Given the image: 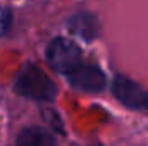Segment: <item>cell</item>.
Segmentation results:
<instances>
[{
    "instance_id": "6da1fadb",
    "label": "cell",
    "mask_w": 148,
    "mask_h": 146,
    "mask_svg": "<svg viewBox=\"0 0 148 146\" xmlns=\"http://www.w3.org/2000/svg\"><path fill=\"white\" fill-rule=\"evenodd\" d=\"M14 88H16V93L31 100L52 102L57 96L55 83L35 64H28L19 71Z\"/></svg>"
},
{
    "instance_id": "7a4b0ae2",
    "label": "cell",
    "mask_w": 148,
    "mask_h": 146,
    "mask_svg": "<svg viewBox=\"0 0 148 146\" xmlns=\"http://www.w3.org/2000/svg\"><path fill=\"white\" fill-rule=\"evenodd\" d=\"M47 62L59 74H71L83 64V53L79 46L67 38H53L47 46Z\"/></svg>"
},
{
    "instance_id": "3957f363",
    "label": "cell",
    "mask_w": 148,
    "mask_h": 146,
    "mask_svg": "<svg viewBox=\"0 0 148 146\" xmlns=\"http://www.w3.org/2000/svg\"><path fill=\"white\" fill-rule=\"evenodd\" d=\"M112 93L127 108L148 110V91L126 76H115L112 81Z\"/></svg>"
},
{
    "instance_id": "277c9868",
    "label": "cell",
    "mask_w": 148,
    "mask_h": 146,
    "mask_svg": "<svg viewBox=\"0 0 148 146\" xmlns=\"http://www.w3.org/2000/svg\"><path fill=\"white\" fill-rule=\"evenodd\" d=\"M71 86L86 93H98L107 86V76L103 71L91 64H81L77 69L67 74Z\"/></svg>"
},
{
    "instance_id": "5b68a950",
    "label": "cell",
    "mask_w": 148,
    "mask_h": 146,
    "mask_svg": "<svg viewBox=\"0 0 148 146\" xmlns=\"http://www.w3.org/2000/svg\"><path fill=\"white\" fill-rule=\"evenodd\" d=\"M67 28H69V31L73 35L81 38L83 41H93L98 36L100 24H98V19H97L95 14H91V12H77L69 19Z\"/></svg>"
},
{
    "instance_id": "8992f818",
    "label": "cell",
    "mask_w": 148,
    "mask_h": 146,
    "mask_svg": "<svg viewBox=\"0 0 148 146\" xmlns=\"http://www.w3.org/2000/svg\"><path fill=\"white\" fill-rule=\"evenodd\" d=\"M16 146H55V141L43 127L31 126L19 132Z\"/></svg>"
},
{
    "instance_id": "52a82bcc",
    "label": "cell",
    "mask_w": 148,
    "mask_h": 146,
    "mask_svg": "<svg viewBox=\"0 0 148 146\" xmlns=\"http://www.w3.org/2000/svg\"><path fill=\"white\" fill-rule=\"evenodd\" d=\"M9 24H10V12H9V9L0 5V36H3L7 33Z\"/></svg>"
},
{
    "instance_id": "ba28073f",
    "label": "cell",
    "mask_w": 148,
    "mask_h": 146,
    "mask_svg": "<svg viewBox=\"0 0 148 146\" xmlns=\"http://www.w3.org/2000/svg\"><path fill=\"white\" fill-rule=\"evenodd\" d=\"M91 146H100V145H91Z\"/></svg>"
}]
</instances>
